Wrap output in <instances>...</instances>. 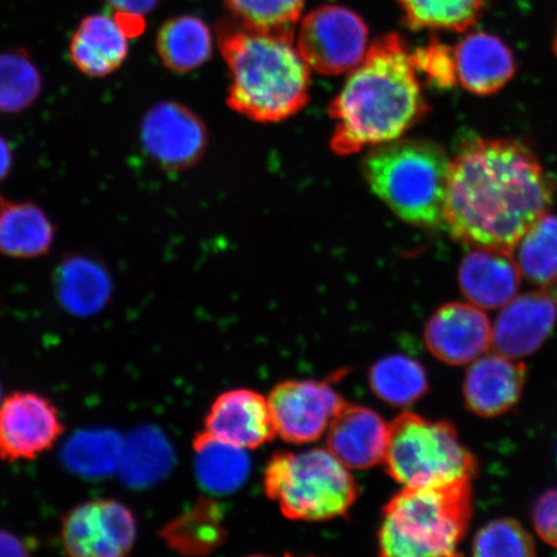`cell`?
I'll return each mask as SVG.
<instances>
[{"label": "cell", "mask_w": 557, "mask_h": 557, "mask_svg": "<svg viewBox=\"0 0 557 557\" xmlns=\"http://www.w3.org/2000/svg\"><path fill=\"white\" fill-rule=\"evenodd\" d=\"M554 195L553 180L529 146L471 137L450 160L444 226L466 246L512 253L547 214Z\"/></svg>", "instance_id": "1"}, {"label": "cell", "mask_w": 557, "mask_h": 557, "mask_svg": "<svg viewBox=\"0 0 557 557\" xmlns=\"http://www.w3.org/2000/svg\"><path fill=\"white\" fill-rule=\"evenodd\" d=\"M413 52L399 34L375 39L330 104L336 122L331 148L338 156L357 154L395 141L429 114Z\"/></svg>", "instance_id": "2"}, {"label": "cell", "mask_w": 557, "mask_h": 557, "mask_svg": "<svg viewBox=\"0 0 557 557\" xmlns=\"http://www.w3.org/2000/svg\"><path fill=\"white\" fill-rule=\"evenodd\" d=\"M222 55L232 73L227 103L260 123L299 113L310 97V67L295 46V33L256 29L238 20L218 25Z\"/></svg>", "instance_id": "3"}, {"label": "cell", "mask_w": 557, "mask_h": 557, "mask_svg": "<svg viewBox=\"0 0 557 557\" xmlns=\"http://www.w3.org/2000/svg\"><path fill=\"white\" fill-rule=\"evenodd\" d=\"M363 172L374 194L403 221L426 230L444 225L450 159L441 145L398 138L375 146Z\"/></svg>", "instance_id": "4"}, {"label": "cell", "mask_w": 557, "mask_h": 557, "mask_svg": "<svg viewBox=\"0 0 557 557\" xmlns=\"http://www.w3.org/2000/svg\"><path fill=\"white\" fill-rule=\"evenodd\" d=\"M472 513L471 482L404 486L383 511L381 555L456 556Z\"/></svg>", "instance_id": "5"}, {"label": "cell", "mask_w": 557, "mask_h": 557, "mask_svg": "<svg viewBox=\"0 0 557 557\" xmlns=\"http://www.w3.org/2000/svg\"><path fill=\"white\" fill-rule=\"evenodd\" d=\"M264 487L285 517L306 521L343 517L358 497L350 469L330 449L278 453L264 473Z\"/></svg>", "instance_id": "6"}, {"label": "cell", "mask_w": 557, "mask_h": 557, "mask_svg": "<svg viewBox=\"0 0 557 557\" xmlns=\"http://www.w3.org/2000/svg\"><path fill=\"white\" fill-rule=\"evenodd\" d=\"M383 463L403 486L471 482L478 469L475 457L450 423L413 413H404L389 424Z\"/></svg>", "instance_id": "7"}, {"label": "cell", "mask_w": 557, "mask_h": 557, "mask_svg": "<svg viewBox=\"0 0 557 557\" xmlns=\"http://www.w3.org/2000/svg\"><path fill=\"white\" fill-rule=\"evenodd\" d=\"M297 48L306 64L320 74L351 73L368 52V27L345 7L323 5L302 20Z\"/></svg>", "instance_id": "8"}, {"label": "cell", "mask_w": 557, "mask_h": 557, "mask_svg": "<svg viewBox=\"0 0 557 557\" xmlns=\"http://www.w3.org/2000/svg\"><path fill=\"white\" fill-rule=\"evenodd\" d=\"M136 535L134 513L115 499L89 500L62 520V546L70 556H125L134 548Z\"/></svg>", "instance_id": "9"}, {"label": "cell", "mask_w": 557, "mask_h": 557, "mask_svg": "<svg viewBox=\"0 0 557 557\" xmlns=\"http://www.w3.org/2000/svg\"><path fill=\"white\" fill-rule=\"evenodd\" d=\"M268 401L275 433L295 444L317 442L346 404L329 383L317 381L281 383Z\"/></svg>", "instance_id": "10"}, {"label": "cell", "mask_w": 557, "mask_h": 557, "mask_svg": "<svg viewBox=\"0 0 557 557\" xmlns=\"http://www.w3.org/2000/svg\"><path fill=\"white\" fill-rule=\"evenodd\" d=\"M64 424L51 400L35 393H15L0 404V459L30 461L52 448Z\"/></svg>", "instance_id": "11"}, {"label": "cell", "mask_w": 557, "mask_h": 557, "mask_svg": "<svg viewBox=\"0 0 557 557\" xmlns=\"http://www.w3.org/2000/svg\"><path fill=\"white\" fill-rule=\"evenodd\" d=\"M139 136L146 154L169 171L197 164L208 144L205 123L177 102L152 107L144 117Z\"/></svg>", "instance_id": "12"}, {"label": "cell", "mask_w": 557, "mask_h": 557, "mask_svg": "<svg viewBox=\"0 0 557 557\" xmlns=\"http://www.w3.org/2000/svg\"><path fill=\"white\" fill-rule=\"evenodd\" d=\"M557 320V278L539 292L513 297L493 326L492 346L512 359L537 351Z\"/></svg>", "instance_id": "13"}, {"label": "cell", "mask_w": 557, "mask_h": 557, "mask_svg": "<svg viewBox=\"0 0 557 557\" xmlns=\"http://www.w3.org/2000/svg\"><path fill=\"white\" fill-rule=\"evenodd\" d=\"M492 336L490 319L470 302L444 305L424 329L430 352L450 366L471 364L482 357L492 346Z\"/></svg>", "instance_id": "14"}, {"label": "cell", "mask_w": 557, "mask_h": 557, "mask_svg": "<svg viewBox=\"0 0 557 557\" xmlns=\"http://www.w3.org/2000/svg\"><path fill=\"white\" fill-rule=\"evenodd\" d=\"M527 367L505 355L484 354L473 360L463 383L466 406L480 417L504 414L517 404L524 389Z\"/></svg>", "instance_id": "15"}, {"label": "cell", "mask_w": 557, "mask_h": 557, "mask_svg": "<svg viewBox=\"0 0 557 557\" xmlns=\"http://www.w3.org/2000/svg\"><path fill=\"white\" fill-rule=\"evenodd\" d=\"M206 433L244 449L261 447L275 433L269 401L250 389H233L214 401Z\"/></svg>", "instance_id": "16"}, {"label": "cell", "mask_w": 557, "mask_h": 557, "mask_svg": "<svg viewBox=\"0 0 557 557\" xmlns=\"http://www.w3.org/2000/svg\"><path fill=\"white\" fill-rule=\"evenodd\" d=\"M326 433L329 449L348 469L373 468L385 459L389 424L372 409L345 404Z\"/></svg>", "instance_id": "17"}, {"label": "cell", "mask_w": 557, "mask_h": 557, "mask_svg": "<svg viewBox=\"0 0 557 557\" xmlns=\"http://www.w3.org/2000/svg\"><path fill=\"white\" fill-rule=\"evenodd\" d=\"M455 51L457 81L468 92L491 96L499 92L515 74L517 60L496 35L471 33L458 41Z\"/></svg>", "instance_id": "18"}, {"label": "cell", "mask_w": 557, "mask_h": 557, "mask_svg": "<svg viewBox=\"0 0 557 557\" xmlns=\"http://www.w3.org/2000/svg\"><path fill=\"white\" fill-rule=\"evenodd\" d=\"M521 273L512 253L475 248L461 262L458 283L469 302L483 310L503 309L517 296Z\"/></svg>", "instance_id": "19"}, {"label": "cell", "mask_w": 557, "mask_h": 557, "mask_svg": "<svg viewBox=\"0 0 557 557\" xmlns=\"http://www.w3.org/2000/svg\"><path fill=\"white\" fill-rule=\"evenodd\" d=\"M128 37L116 17L88 16L82 20L70 41V58L83 74L103 78L116 72L127 59Z\"/></svg>", "instance_id": "20"}, {"label": "cell", "mask_w": 557, "mask_h": 557, "mask_svg": "<svg viewBox=\"0 0 557 557\" xmlns=\"http://www.w3.org/2000/svg\"><path fill=\"white\" fill-rule=\"evenodd\" d=\"M55 290L66 310L81 317L92 315L109 301L110 276L99 262L72 256L60 264Z\"/></svg>", "instance_id": "21"}, {"label": "cell", "mask_w": 557, "mask_h": 557, "mask_svg": "<svg viewBox=\"0 0 557 557\" xmlns=\"http://www.w3.org/2000/svg\"><path fill=\"white\" fill-rule=\"evenodd\" d=\"M54 227L32 203H3L0 208V252L13 259H34L51 249Z\"/></svg>", "instance_id": "22"}, {"label": "cell", "mask_w": 557, "mask_h": 557, "mask_svg": "<svg viewBox=\"0 0 557 557\" xmlns=\"http://www.w3.org/2000/svg\"><path fill=\"white\" fill-rule=\"evenodd\" d=\"M195 471L206 491L227 494L238 491L249 476L247 449L221 438L201 434L194 444Z\"/></svg>", "instance_id": "23"}, {"label": "cell", "mask_w": 557, "mask_h": 557, "mask_svg": "<svg viewBox=\"0 0 557 557\" xmlns=\"http://www.w3.org/2000/svg\"><path fill=\"white\" fill-rule=\"evenodd\" d=\"M157 50L171 72L190 73L211 59L212 35L200 18L180 16L160 27Z\"/></svg>", "instance_id": "24"}, {"label": "cell", "mask_w": 557, "mask_h": 557, "mask_svg": "<svg viewBox=\"0 0 557 557\" xmlns=\"http://www.w3.org/2000/svg\"><path fill=\"white\" fill-rule=\"evenodd\" d=\"M412 30L465 33L475 26L490 0H398Z\"/></svg>", "instance_id": "25"}, {"label": "cell", "mask_w": 557, "mask_h": 557, "mask_svg": "<svg viewBox=\"0 0 557 557\" xmlns=\"http://www.w3.org/2000/svg\"><path fill=\"white\" fill-rule=\"evenodd\" d=\"M371 387L381 400L392 406H409L428 392V374L420 361L392 355L373 366Z\"/></svg>", "instance_id": "26"}, {"label": "cell", "mask_w": 557, "mask_h": 557, "mask_svg": "<svg viewBox=\"0 0 557 557\" xmlns=\"http://www.w3.org/2000/svg\"><path fill=\"white\" fill-rule=\"evenodd\" d=\"M517 261L520 273L539 285L557 278V218L545 214L528 230L518 246Z\"/></svg>", "instance_id": "27"}, {"label": "cell", "mask_w": 557, "mask_h": 557, "mask_svg": "<svg viewBox=\"0 0 557 557\" xmlns=\"http://www.w3.org/2000/svg\"><path fill=\"white\" fill-rule=\"evenodd\" d=\"M39 70L25 51L0 53V113L18 114L37 101Z\"/></svg>", "instance_id": "28"}, {"label": "cell", "mask_w": 557, "mask_h": 557, "mask_svg": "<svg viewBox=\"0 0 557 557\" xmlns=\"http://www.w3.org/2000/svg\"><path fill=\"white\" fill-rule=\"evenodd\" d=\"M121 463L131 483L151 484L172 468L173 451L162 434L144 430L131 437L127 448L123 447Z\"/></svg>", "instance_id": "29"}, {"label": "cell", "mask_w": 557, "mask_h": 557, "mask_svg": "<svg viewBox=\"0 0 557 557\" xmlns=\"http://www.w3.org/2000/svg\"><path fill=\"white\" fill-rule=\"evenodd\" d=\"M236 20L256 29L295 33L305 0H225Z\"/></svg>", "instance_id": "30"}, {"label": "cell", "mask_w": 557, "mask_h": 557, "mask_svg": "<svg viewBox=\"0 0 557 557\" xmlns=\"http://www.w3.org/2000/svg\"><path fill=\"white\" fill-rule=\"evenodd\" d=\"M120 438L107 433H86L72 438L65 453L66 462L83 475L99 476L121 463Z\"/></svg>", "instance_id": "31"}, {"label": "cell", "mask_w": 557, "mask_h": 557, "mask_svg": "<svg viewBox=\"0 0 557 557\" xmlns=\"http://www.w3.org/2000/svg\"><path fill=\"white\" fill-rule=\"evenodd\" d=\"M475 556H533L535 545L519 521L497 519L480 529L472 543Z\"/></svg>", "instance_id": "32"}, {"label": "cell", "mask_w": 557, "mask_h": 557, "mask_svg": "<svg viewBox=\"0 0 557 557\" xmlns=\"http://www.w3.org/2000/svg\"><path fill=\"white\" fill-rule=\"evenodd\" d=\"M205 513L197 508L164 529V539L174 548L184 553L197 552L198 548L212 547L220 539V528L212 510Z\"/></svg>", "instance_id": "33"}, {"label": "cell", "mask_w": 557, "mask_h": 557, "mask_svg": "<svg viewBox=\"0 0 557 557\" xmlns=\"http://www.w3.org/2000/svg\"><path fill=\"white\" fill-rule=\"evenodd\" d=\"M413 60L417 72L424 75L430 86L449 89L457 85L455 51L441 40L433 39L426 47L418 48Z\"/></svg>", "instance_id": "34"}, {"label": "cell", "mask_w": 557, "mask_h": 557, "mask_svg": "<svg viewBox=\"0 0 557 557\" xmlns=\"http://www.w3.org/2000/svg\"><path fill=\"white\" fill-rule=\"evenodd\" d=\"M532 520L539 537L557 548V487L542 494L532 511Z\"/></svg>", "instance_id": "35"}, {"label": "cell", "mask_w": 557, "mask_h": 557, "mask_svg": "<svg viewBox=\"0 0 557 557\" xmlns=\"http://www.w3.org/2000/svg\"><path fill=\"white\" fill-rule=\"evenodd\" d=\"M116 11V17L131 35L141 33L144 16L156 9L159 0H107Z\"/></svg>", "instance_id": "36"}, {"label": "cell", "mask_w": 557, "mask_h": 557, "mask_svg": "<svg viewBox=\"0 0 557 557\" xmlns=\"http://www.w3.org/2000/svg\"><path fill=\"white\" fill-rule=\"evenodd\" d=\"M26 548L23 542L9 533L0 532V555H26Z\"/></svg>", "instance_id": "37"}, {"label": "cell", "mask_w": 557, "mask_h": 557, "mask_svg": "<svg viewBox=\"0 0 557 557\" xmlns=\"http://www.w3.org/2000/svg\"><path fill=\"white\" fill-rule=\"evenodd\" d=\"M12 166V152L10 145L0 136V181L7 177Z\"/></svg>", "instance_id": "38"}, {"label": "cell", "mask_w": 557, "mask_h": 557, "mask_svg": "<svg viewBox=\"0 0 557 557\" xmlns=\"http://www.w3.org/2000/svg\"><path fill=\"white\" fill-rule=\"evenodd\" d=\"M554 52H555L556 58H557V29H556L555 39H554Z\"/></svg>", "instance_id": "39"}, {"label": "cell", "mask_w": 557, "mask_h": 557, "mask_svg": "<svg viewBox=\"0 0 557 557\" xmlns=\"http://www.w3.org/2000/svg\"><path fill=\"white\" fill-rule=\"evenodd\" d=\"M3 401V398H2V386H0V404H2Z\"/></svg>", "instance_id": "40"}, {"label": "cell", "mask_w": 557, "mask_h": 557, "mask_svg": "<svg viewBox=\"0 0 557 557\" xmlns=\"http://www.w3.org/2000/svg\"><path fill=\"white\" fill-rule=\"evenodd\" d=\"M3 203H4V200L2 198H0V208H2Z\"/></svg>", "instance_id": "41"}]
</instances>
